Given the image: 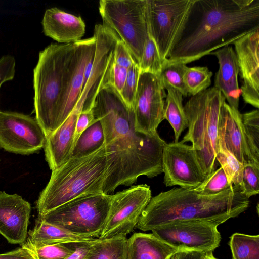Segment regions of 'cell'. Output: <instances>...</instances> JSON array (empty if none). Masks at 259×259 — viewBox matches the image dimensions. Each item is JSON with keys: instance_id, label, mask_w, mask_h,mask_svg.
Returning <instances> with one entry per match:
<instances>
[{"instance_id": "8d00e7d4", "label": "cell", "mask_w": 259, "mask_h": 259, "mask_svg": "<svg viewBox=\"0 0 259 259\" xmlns=\"http://www.w3.org/2000/svg\"><path fill=\"white\" fill-rule=\"evenodd\" d=\"M16 72V60L7 54L0 58V89L5 82L12 80Z\"/></svg>"}, {"instance_id": "484cf974", "label": "cell", "mask_w": 259, "mask_h": 259, "mask_svg": "<svg viewBox=\"0 0 259 259\" xmlns=\"http://www.w3.org/2000/svg\"><path fill=\"white\" fill-rule=\"evenodd\" d=\"M126 240L124 236L94 238L91 248L93 258L124 259Z\"/></svg>"}, {"instance_id": "f1b7e54d", "label": "cell", "mask_w": 259, "mask_h": 259, "mask_svg": "<svg viewBox=\"0 0 259 259\" xmlns=\"http://www.w3.org/2000/svg\"><path fill=\"white\" fill-rule=\"evenodd\" d=\"M212 75L206 66L188 67L184 76L188 95L195 96L207 89L211 84Z\"/></svg>"}, {"instance_id": "30bf717a", "label": "cell", "mask_w": 259, "mask_h": 259, "mask_svg": "<svg viewBox=\"0 0 259 259\" xmlns=\"http://www.w3.org/2000/svg\"><path fill=\"white\" fill-rule=\"evenodd\" d=\"M151 198L146 184L134 185L112 195L109 214L99 238L126 237L136 228Z\"/></svg>"}, {"instance_id": "ee69618b", "label": "cell", "mask_w": 259, "mask_h": 259, "mask_svg": "<svg viewBox=\"0 0 259 259\" xmlns=\"http://www.w3.org/2000/svg\"><path fill=\"white\" fill-rule=\"evenodd\" d=\"M202 259H217L213 255L212 252H204Z\"/></svg>"}, {"instance_id": "ffe728a7", "label": "cell", "mask_w": 259, "mask_h": 259, "mask_svg": "<svg viewBox=\"0 0 259 259\" xmlns=\"http://www.w3.org/2000/svg\"><path fill=\"white\" fill-rule=\"evenodd\" d=\"M44 34L59 43L70 44L81 40L85 24L80 16L57 7L46 10L41 21Z\"/></svg>"}, {"instance_id": "ba28073f", "label": "cell", "mask_w": 259, "mask_h": 259, "mask_svg": "<svg viewBox=\"0 0 259 259\" xmlns=\"http://www.w3.org/2000/svg\"><path fill=\"white\" fill-rule=\"evenodd\" d=\"M103 25L114 32L139 64L148 36L147 0H101Z\"/></svg>"}, {"instance_id": "7a4b0ae2", "label": "cell", "mask_w": 259, "mask_h": 259, "mask_svg": "<svg viewBox=\"0 0 259 259\" xmlns=\"http://www.w3.org/2000/svg\"><path fill=\"white\" fill-rule=\"evenodd\" d=\"M257 28L259 0H194L167 60L187 64L233 44Z\"/></svg>"}, {"instance_id": "5bb4252c", "label": "cell", "mask_w": 259, "mask_h": 259, "mask_svg": "<svg viewBox=\"0 0 259 259\" xmlns=\"http://www.w3.org/2000/svg\"><path fill=\"white\" fill-rule=\"evenodd\" d=\"M163 183L166 187L179 186L195 189L206 180L191 145L180 142L166 143L162 157Z\"/></svg>"}, {"instance_id": "603a6c76", "label": "cell", "mask_w": 259, "mask_h": 259, "mask_svg": "<svg viewBox=\"0 0 259 259\" xmlns=\"http://www.w3.org/2000/svg\"><path fill=\"white\" fill-rule=\"evenodd\" d=\"M93 239L73 234L38 217L33 228L28 232L27 239L22 245L38 248L55 244L85 242Z\"/></svg>"}, {"instance_id": "7402d4cb", "label": "cell", "mask_w": 259, "mask_h": 259, "mask_svg": "<svg viewBox=\"0 0 259 259\" xmlns=\"http://www.w3.org/2000/svg\"><path fill=\"white\" fill-rule=\"evenodd\" d=\"M179 252L152 233L136 232L127 239L124 259H171Z\"/></svg>"}, {"instance_id": "d590c367", "label": "cell", "mask_w": 259, "mask_h": 259, "mask_svg": "<svg viewBox=\"0 0 259 259\" xmlns=\"http://www.w3.org/2000/svg\"><path fill=\"white\" fill-rule=\"evenodd\" d=\"M245 130L254 146L259 148V111L256 109L241 114Z\"/></svg>"}, {"instance_id": "7bdbcfd3", "label": "cell", "mask_w": 259, "mask_h": 259, "mask_svg": "<svg viewBox=\"0 0 259 259\" xmlns=\"http://www.w3.org/2000/svg\"><path fill=\"white\" fill-rule=\"evenodd\" d=\"M204 252L181 251L174 255V259H202Z\"/></svg>"}, {"instance_id": "60d3db41", "label": "cell", "mask_w": 259, "mask_h": 259, "mask_svg": "<svg viewBox=\"0 0 259 259\" xmlns=\"http://www.w3.org/2000/svg\"><path fill=\"white\" fill-rule=\"evenodd\" d=\"M93 239L76 242L74 252L66 259H94L91 251Z\"/></svg>"}, {"instance_id": "ab89813d", "label": "cell", "mask_w": 259, "mask_h": 259, "mask_svg": "<svg viewBox=\"0 0 259 259\" xmlns=\"http://www.w3.org/2000/svg\"><path fill=\"white\" fill-rule=\"evenodd\" d=\"M95 120L93 108L82 110L80 112L76 124L75 144L82 132L88 128Z\"/></svg>"}, {"instance_id": "4dcf8cb0", "label": "cell", "mask_w": 259, "mask_h": 259, "mask_svg": "<svg viewBox=\"0 0 259 259\" xmlns=\"http://www.w3.org/2000/svg\"><path fill=\"white\" fill-rule=\"evenodd\" d=\"M216 160L226 174L229 182L241 188L243 165L228 151L219 148Z\"/></svg>"}, {"instance_id": "44dd1931", "label": "cell", "mask_w": 259, "mask_h": 259, "mask_svg": "<svg viewBox=\"0 0 259 259\" xmlns=\"http://www.w3.org/2000/svg\"><path fill=\"white\" fill-rule=\"evenodd\" d=\"M218 59L219 64L214 87L219 90L232 108L239 110L241 91L238 82L239 67L237 56L232 47H222L210 53Z\"/></svg>"}, {"instance_id": "8992f818", "label": "cell", "mask_w": 259, "mask_h": 259, "mask_svg": "<svg viewBox=\"0 0 259 259\" xmlns=\"http://www.w3.org/2000/svg\"><path fill=\"white\" fill-rule=\"evenodd\" d=\"M226 100L214 87L191 96L184 106L188 120L187 133L181 141L190 142L206 178L216 169L219 149L218 125Z\"/></svg>"}, {"instance_id": "f35d334b", "label": "cell", "mask_w": 259, "mask_h": 259, "mask_svg": "<svg viewBox=\"0 0 259 259\" xmlns=\"http://www.w3.org/2000/svg\"><path fill=\"white\" fill-rule=\"evenodd\" d=\"M128 69L118 65L114 62L111 67L109 84L119 94L121 92L127 77Z\"/></svg>"}, {"instance_id": "5b68a950", "label": "cell", "mask_w": 259, "mask_h": 259, "mask_svg": "<svg viewBox=\"0 0 259 259\" xmlns=\"http://www.w3.org/2000/svg\"><path fill=\"white\" fill-rule=\"evenodd\" d=\"M71 44L52 43L40 51L33 70L35 118L46 137L57 129Z\"/></svg>"}, {"instance_id": "277c9868", "label": "cell", "mask_w": 259, "mask_h": 259, "mask_svg": "<svg viewBox=\"0 0 259 259\" xmlns=\"http://www.w3.org/2000/svg\"><path fill=\"white\" fill-rule=\"evenodd\" d=\"M108 167L105 143L91 154L70 158L52 171L50 179L36 202L38 215L81 196L104 194L103 184Z\"/></svg>"}, {"instance_id": "1f68e13d", "label": "cell", "mask_w": 259, "mask_h": 259, "mask_svg": "<svg viewBox=\"0 0 259 259\" xmlns=\"http://www.w3.org/2000/svg\"><path fill=\"white\" fill-rule=\"evenodd\" d=\"M76 242L60 243L43 246L38 248L22 246L28 249L34 259H66L76 248Z\"/></svg>"}, {"instance_id": "d4e9b609", "label": "cell", "mask_w": 259, "mask_h": 259, "mask_svg": "<svg viewBox=\"0 0 259 259\" xmlns=\"http://www.w3.org/2000/svg\"><path fill=\"white\" fill-rule=\"evenodd\" d=\"M105 143L103 130L100 121H95L80 135L73 149L71 157H81L92 154Z\"/></svg>"}, {"instance_id": "4316f807", "label": "cell", "mask_w": 259, "mask_h": 259, "mask_svg": "<svg viewBox=\"0 0 259 259\" xmlns=\"http://www.w3.org/2000/svg\"><path fill=\"white\" fill-rule=\"evenodd\" d=\"M229 245L233 259H259V235L235 233Z\"/></svg>"}, {"instance_id": "f6af8a7d", "label": "cell", "mask_w": 259, "mask_h": 259, "mask_svg": "<svg viewBox=\"0 0 259 259\" xmlns=\"http://www.w3.org/2000/svg\"><path fill=\"white\" fill-rule=\"evenodd\" d=\"M171 259H174V256L171 258Z\"/></svg>"}, {"instance_id": "f546056e", "label": "cell", "mask_w": 259, "mask_h": 259, "mask_svg": "<svg viewBox=\"0 0 259 259\" xmlns=\"http://www.w3.org/2000/svg\"><path fill=\"white\" fill-rule=\"evenodd\" d=\"M164 61L160 55L154 39L149 33L141 61L138 64L140 72L159 75Z\"/></svg>"}, {"instance_id": "d6986e66", "label": "cell", "mask_w": 259, "mask_h": 259, "mask_svg": "<svg viewBox=\"0 0 259 259\" xmlns=\"http://www.w3.org/2000/svg\"><path fill=\"white\" fill-rule=\"evenodd\" d=\"M81 111L74 108L64 122L46 137L44 147L45 159L52 171L60 167L71 158L75 144L76 124Z\"/></svg>"}, {"instance_id": "836d02e7", "label": "cell", "mask_w": 259, "mask_h": 259, "mask_svg": "<svg viewBox=\"0 0 259 259\" xmlns=\"http://www.w3.org/2000/svg\"><path fill=\"white\" fill-rule=\"evenodd\" d=\"M140 74L139 65L134 63L128 69L124 85L119 94L127 107L131 110H133Z\"/></svg>"}, {"instance_id": "ac0fdd59", "label": "cell", "mask_w": 259, "mask_h": 259, "mask_svg": "<svg viewBox=\"0 0 259 259\" xmlns=\"http://www.w3.org/2000/svg\"><path fill=\"white\" fill-rule=\"evenodd\" d=\"M31 210L30 203L21 196L0 192V234L9 243L25 242Z\"/></svg>"}, {"instance_id": "e575fe53", "label": "cell", "mask_w": 259, "mask_h": 259, "mask_svg": "<svg viewBox=\"0 0 259 259\" xmlns=\"http://www.w3.org/2000/svg\"><path fill=\"white\" fill-rule=\"evenodd\" d=\"M259 165L248 164L243 166L241 188L248 198L259 193Z\"/></svg>"}, {"instance_id": "9c48e42d", "label": "cell", "mask_w": 259, "mask_h": 259, "mask_svg": "<svg viewBox=\"0 0 259 259\" xmlns=\"http://www.w3.org/2000/svg\"><path fill=\"white\" fill-rule=\"evenodd\" d=\"M194 0H147L149 34L163 60L167 58L187 20Z\"/></svg>"}, {"instance_id": "74e56055", "label": "cell", "mask_w": 259, "mask_h": 259, "mask_svg": "<svg viewBox=\"0 0 259 259\" xmlns=\"http://www.w3.org/2000/svg\"><path fill=\"white\" fill-rule=\"evenodd\" d=\"M114 63L127 69L136 63L128 50L119 38L117 40L115 46Z\"/></svg>"}, {"instance_id": "d6a6232c", "label": "cell", "mask_w": 259, "mask_h": 259, "mask_svg": "<svg viewBox=\"0 0 259 259\" xmlns=\"http://www.w3.org/2000/svg\"><path fill=\"white\" fill-rule=\"evenodd\" d=\"M233 185L230 183L223 169L220 167L210 174L200 185L194 189L203 195H214L229 189Z\"/></svg>"}, {"instance_id": "6da1fadb", "label": "cell", "mask_w": 259, "mask_h": 259, "mask_svg": "<svg viewBox=\"0 0 259 259\" xmlns=\"http://www.w3.org/2000/svg\"><path fill=\"white\" fill-rule=\"evenodd\" d=\"M93 112L102 124L108 153L104 194L110 195L118 186L131 185L140 176L152 178L163 172L162 151L166 142L158 133L151 136L135 130L133 111L109 84L98 94Z\"/></svg>"}, {"instance_id": "e0dca14e", "label": "cell", "mask_w": 259, "mask_h": 259, "mask_svg": "<svg viewBox=\"0 0 259 259\" xmlns=\"http://www.w3.org/2000/svg\"><path fill=\"white\" fill-rule=\"evenodd\" d=\"M241 80V94L246 103L259 108V28L233 44Z\"/></svg>"}, {"instance_id": "b9f144b4", "label": "cell", "mask_w": 259, "mask_h": 259, "mask_svg": "<svg viewBox=\"0 0 259 259\" xmlns=\"http://www.w3.org/2000/svg\"><path fill=\"white\" fill-rule=\"evenodd\" d=\"M0 259H34L31 252L21 246L16 250L0 254Z\"/></svg>"}, {"instance_id": "52a82bcc", "label": "cell", "mask_w": 259, "mask_h": 259, "mask_svg": "<svg viewBox=\"0 0 259 259\" xmlns=\"http://www.w3.org/2000/svg\"><path fill=\"white\" fill-rule=\"evenodd\" d=\"M111 199L112 195H84L38 217L73 234L99 238L109 214Z\"/></svg>"}, {"instance_id": "cb8c5ba5", "label": "cell", "mask_w": 259, "mask_h": 259, "mask_svg": "<svg viewBox=\"0 0 259 259\" xmlns=\"http://www.w3.org/2000/svg\"><path fill=\"white\" fill-rule=\"evenodd\" d=\"M164 106V119L171 125L175 136V142H178L182 133L188 128L187 118L183 105V95L178 91L167 87Z\"/></svg>"}, {"instance_id": "8fae6325", "label": "cell", "mask_w": 259, "mask_h": 259, "mask_svg": "<svg viewBox=\"0 0 259 259\" xmlns=\"http://www.w3.org/2000/svg\"><path fill=\"white\" fill-rule=\"evenodd\" d=\"M218 226L197 220L177 221L159 226L152 233L180 251L212 252L221 240Z\"/></svg>"}, {"instance_id": "3957f363", "label": "cell", "mask_w": 259, "mask_h": 259, "mask_svg": "<svg viewBox=\"0 0 259 259\" xmlns=\"http://www.w3.org/2000/svg\"><path fill=\"white\" fill-rule=\"evenodd\" d=\"M249 204V198L238 186L211 196L200 194L194 189L175 188L151 198L136 228L152 231L171 222L191 220L218 226L243 213Z\"/></svg>"}, {"instance_id": "7c38bea8", "label": "cell", "mask_w": 259, "mask_h": 259, "mask_svg": "<svg viewBox=\"0 0 259 259\" xmlns=\"http://www.w3.org/2000/svg\"><path fill=\"white\" fill-rule=\"evenodd\" d=\"M164 89L159 75L140 72L133 107L137 132L151 136L157 133L164 119Z\"/></svg>"}, {"instance_id": "4fadbf2b", "label": "cell", "mask_w": 259, "mask_h": 259, "mask_svg": "<svg viewBox=\"0 0 259 259\" xmlns=\"http://www.w3.org/2000/svg\"><path fill=\"white\" fill-rule=\"evenodd\" d=\"M45 134L36 118L0 110V147L16 154L29 155L45 145Z\"/></svg>"}, {"instance_id": "83f0119b", "label": "cell", "mask_w": 259, "mask_h": 259, "mask_svg": "<svg viewBox=\"0 0 259 259\" xmlns=\"http://www.w3.org/2000/svg\"><path fill=\"white\" fill-rule=\"evenodd\" d=\"M167 59L164 62L159 75L163 87L164 89L172 88L183 96H187L188 93L184 82V76L188 67L183 63L169 62Z\"/></svg>"}, {"instance_id": "9a60e30c", "label": "cell", "mask_w": 259, "mask_h": 259, "mask_svg": "<svg viewBox=\"0 0 259 259\" xmlns=\"http://www.w3.org/2000/svg\"><path fill=\"white\" fill-rule=\"evenodd\" d=\"M96 40L92 37L71 44L66 63L65 88L57 123V128L74 109L83 88L87 64L95 54Z\"/></svg>"}, {"instance_id": "2e32d148", "label": "cell", "mask_w": 259, "mask_h": 259, "mask_svg": "<svg viewBox=\"0 0 259 259\" xmlns=\"http://www.w3.org/2000/svg\"><path fill=\"white\" fill-rule=\"evenodd\" d=\"M241 115L226 102L223 104L218 125L219 148L228 151L243 165H259V148L248 136Z\"/></svg>"}]
</instances>
